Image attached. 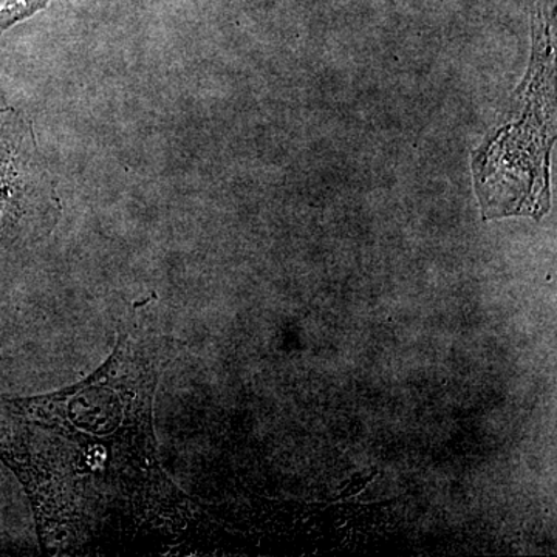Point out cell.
Returning <instances> with one entry per match:
<instances>
[{"instance_id":"cell-2","label":"cell","mask_w":557,"mask_h":557,"mask_svg":"<svg viewBox=\"0 0 557 557\" xmlns=\"http://www.w3.org/2000/svg\"><path fill=\"white\" fill-rule=\"evenodd\" d=\"M51 0H0V36L20 22L35 16Z\"/></svg>"},{"instance_id":"cell-1","label":"cell","mask_w":557,"mask_h":557,"mask_svg":"<svg viewBox=\"0 0 557 557\" xmlns=\"http://www.w3.org/2000/svg\"><path fill=\"white\" fill-rule=\"evenodd\" d=\"M175 354L160 313L137 304L89 379L0 397V460L27 491L46 552H129L178 533L186 497L161 467L153 434L157 384Z\"/></svg>"}]
</instances>
